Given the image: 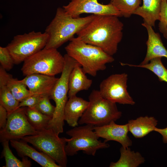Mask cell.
<instances>
[{"instance_id": "1", "label": "cell", "mask_w": 167, "mask_h": 167, "mask_svg": "<svg viewBox=\"0 0 167 167\" xmlns=\"http://www.w3.org/2000/svg\"><path fill=\"white\" fill-rule=\"evenodd\" d=\"M118 17L113 15H94L92 20L76 34L77 37L113 56L117 53L123 36V24Z\"/></svg>"}, {"instance_id": "2", "label": "cell", "mask_w": 167, "mask_h": 167, "mask_svg": "<svg viewBox=\"0 0 167 167\" xmlns=\"http://www.w3.org/2000/svg\"><path fill=\"white\" fill-rule=\"evenodd\" d=\"M94 15L74 18L67 14L63 8L57 9L54 19L46 28L48 35L45 49H57L73 38L92 19Z\"/></svg>"}, {"instance_id": "3", "label": "cell", "mask_w": 167, "mask_h": 167, "mask_svg": "<svg viewBox=\"0 0 167 167\" xmlns=\"http://www.w3.org/2000/svg\"><path fill=\"white\" fill-rule=\"evenodd\" d=\"M65 47L66 54L81 66L86 74L93 77L99 71L106 68V64L113 62L112 56L100 48L87 43L79 38L74 37Z\"/></svg>"}, {"instance_id": "4", "label": "cell", "mask_w": 167, "mask_h": 167, "mask_svg": "<svg viewBox=\"0 0 167 167\" xmlns=\"http://www.w3.org/2000/svg\"><path fill=\"white\" fill-rule=\"evenodd\" d=\"M64 66L59 78L56 83L49 98L55 102V110L47 129L53 130L59 135L63 131L64 110L67 101L70 73L78 62L66 54L64 56Z\"/></svg>"}, {"instance_id": "5", "label": "cell", "mask_w": 167, "mask_h": 167, "mask_svg": "<svg viewBox=\"0 0 167 167\" xmlns=\"http://www.w3.org/2000/svg\"><path fill=\"white\" fill-rule=\"evenodd\" d=\"M88 99L89 105L79 119V124L100 126L115 122L122 116L116 103L104 98L99 90H92Z\"/></svg>"}, {"instance_id": "6", "label": "cell", "mask_w": 167, "mask_h": 167, "mask_svg": "<svg viewBox=\"0 0 167 167\" xmlns=\"http://www.w3.org/2000/svg\"><path fill=\"white\" fill-rule=\"evenodd\" d=\"M94 126L90 124L74 127L66 132L71 137L66 138L65 151L67 156H72L80 151L87 154L94 156L97 150L109 148L110 145L99 140L94 130Z\"/></svg>"}, {"instance_id": "7", "label": "cell", "mask_w": 167, "mask_h": 167, "mask_svg": "<svg viewBox=\"0 0 167 167\" xmlns=\"http://www.w3.org/2000/svg\"><path fill=\"white\" fill-rule=\"evenodd\" d=\"M64 64V56L57 49L44 48L25 60L21 70L25 76L39 74L55 76L61 73Z\"/></svg>"}, {"instance_id": "8", "label": "cell", "mask_w": 167, "mask_h": 167, "mask_svg": "<svg viewBox=\"0 0 167 167\" xmlns=\"http://www.w3.org/2000/svg\"><path fill=\"white\" fill-rule=\"evenodd\" d=\"M37 131L35 135L27 136L21 139L47 155L60 167H66L67 160L65 151L66 138L59 137L51 129H45Z\"/></svg>"}, {"instance_id": "9", "label": "cell", "mask_w": 167, "mask_h": 167, "mask_svg": "<svg viewBox=\"0 0 167 167\" xmlns=\"http://www.w3.org/2000/svg\"><path fill=\"white\" fill-rule=\"evenodd\" d=\"M48 38V35L45 32L33 31L15 36L6 47L14 64H18L44 49Z\"/></svg>"}, {"instance_id": "10", "label": "cell", "mask_w": 167, "mask_h": 167, "mask_svg": "<svg viewBox=\"0 0 167 167\" xmlns=\"http://www.w3.org/2000/svg\"><path fill=\"white\" fill-rule=\"evenodd\" d=\"M127 75L113 74L103 80L99 92L102 97L115 103L133 105L135 102L127 89Z\"/></svg>"}, {"instance_id": "11", "label": "cell", "mask_w": 167, "mask_h": 167, "mask_svg": "<svg viewBox=\"0 0 167 167\" xmlns=\"http://www.w3.org/2000/svg\"><path fill=\"white\" fill-rule=\"evenodd\" d=\"M25 110V107L19 108L8 114L6 125L3 129L0 130L1 142L19 140L37 134V131L28 121Z\"/></svg>"}, {"instance_id": "12", "label": "cell", "mask_w": 167, "mask_h": 167, "mask_svg": "<svg viewBox=\"0 0 167 167\" xmlns=\"http://www.w3.org/2000/svg\"><path fill=\"white\" fill-rule=\"evenodd\" d=\"M68 4L63 6L66 13L74 18L84 13L94 15H110L122 17L120 12L110 3L103 4L98 0H70Z\"/></svg>"}, {"instance_id": "13", "label": "cell", "mask_w": 167, "mask_h": 167, "mask_svg": "<svg viewBox=\"0 0 167 167\" xmlns=\"http://www.w3.org/2000/svg\"><path fill=\"white\" fill-rule=\"evenodd\" d=\"M94 130L99 138L105 139V142L109 141H115L125 148L132 145V141L128 135L129 130L127 123L118 125L113 121L102 126H94Z\"/></svg>"}, {"instance_id": "14", "label": "cell", "mask_w": 167, "mask_h": 167, "mask_svg": "<svg viewBox=\"0 0 167 167\" xmlns=\"http://www.w3.org/2000/svg\"><path fill=\"white\" fill-rule=\"evenodd\" d=\"M58 78L46 75L33 74L26 76L20 81L24 84L33 95L50 97Z\"/></svg>"}, {"instance_id": "15", "label": "cell", "mask_w": 167, "mask_h": 167, "mask_svg": "<svg viewBox=\"0 0 167 167\" xmlns=\"http://www.w3.org/2000/svg\"><path fill=\"white\" fill-rule=\"evenodd\" d=\"M10 141L11 146L21 158L29 157L43 167H60L54 160L43 152L37 151L26 142L22 139L12 140Z\"/></svg>"}, {"instance_id": "16", "label": "cell", "mask_w": 167, "mask_h": 167, "mask_svg": "<svg viewBox=\"0 0 167 167\" xmlns=\"http://www.w3.org/2000/svg\"><path fill=\"white\" fill-rule=\"evenodd\" d=\"M142 25L147 30L148 39L146 42L147 51L145 58L140 65L148 63L153 58L163 57L167 59V49L164 46L160 35L155 32L152 27L143 22Z\"/></svg>"}, {"instance_id": "17", "label": "cell", "mask_w": 167, "mask_h": 167, "mask_svg": "<svg viewBox=\"0 0 167 167\" xmlns=\"http://www.w3.org/2000/svg\"><path fill=\"white\" fill-rule=\"evenodd\" d=\"M89 105V101L76 96L69 98L64 108V121L70 126H77L79 119Z\"/></svg>"}, {"instance_id": "18", "label": "cell", "mask_w": 167, "mask_h": 167, "mask_svg": "<svg viewBox=\"0 0 167 167\" xmlns=\"http://www.w3.org/2000/svg\"><path fill=\"white\" fill-rule=\"evenodd\" d=\"M92 81L88 79L78 63L72 70L69 76L68 98L76 96L79 92L88 90Z\"/></svg>"}, {"instance_id": "19", "label": "cell", "mask_w": 167, "mask_h": 167, "mask_svg": "<svg viewBox=\"0 0 167 167\" xmlns=\"http://www.w3.org/2000/svg\"><path fill=\"white\" fill-rule=\"evenodd\" d=\"M158 121L153 117L141 116L129 120L127 123L129 131L136 138H142L154 131Z\"/></svg>"}, {"instance_id": "20", "label": "cell", "mask_w": 167, "mask_h": 167, "mask_svg": "<svg viewBox=\"0 0 167 167\" xmlns=\"http://www.w3.org/2000/svg\"><path fill=\"white\" fill-rule=\"evenodd\" d=\"M0 82L6 85L14 96L19 102L33 95L24 84L20 80L13 78L1 66L0 67Z\"/></svg>"}, {"instance_id": "21", "label": "cell", "mask_w": 167, "mask_h": 167, "mask_svg": "<svg viewBox=\"0 0 167 167\" xmlns=\"http://www.w3.org/2000/svg\"><path fill=\"white\" fill-rule=\"evenodd\" d=\"M143 4L133 14L141 17L144 23L154 27L156 22L159 20L162 0H142Z\"/></svg>"}, {"instance_id": "22", "label": "cell", "mask_w": 167, "mask_h": 167, "mask_svg": "<svg viewBox=\"0 0 167 167\" xmlns=\"http://www.w3.org/2000/svg\"><path fill=\"white\" fill-rule=\"evenodd\" d=\"M120 156L118 160L111 162L110 167H137L144 163L145 160L139 152L131 151L129 147H122L120 149Z\"/></svg>"}, {"instance_id": "23", "label": "cell", "mask_w": 167, "mask_h": 167, "mask_svg": "<svg viewBox=\"0 0 167 167\" xmlns=\"http://www.w3.org/2000/svg\"><path fill=\"white\" fill-rule=\"evenodd\" d=\"M24 107L27 118L36 131L47 128L52 117L43 114L35 108Z\"/></svg>"}, {"instance_id": "24", "label": "cell", "mask_w": 167, "mask_h": 167, "mask_svg": "<svg viewBox=\"0 0 167 167\" xmlns=\"http://www.w3.org/2000/svg\"><path fill=\"white\" fill-rule=\"evenodd\" d=\"M9 141L2 142L3 150L2 155L5 158V165L3 167H30L31 161L27 156L23 157L21 161L12 153L9 146Z\"/></svg>"}, {"instance_id": "25", "label": "cell", "mask_w": 167, "mask_h": 167, "mask_svg": "<svg viewBox=\"0 0 167 167\" xmlns=\"http://www.w3.org/2000/svg\"><path fill=\"white\" fill-rule=\"evenodd\" d=\"M161 58L157 57L153 58L148 63L143 65L121 64L123 66L127 65L130 66L143 68L148 69L157 76L159 81L167 83V69L163 64Z\"/></svg>"}, {"instance_id": "26", "label": "cell", "mask_w": 167, "mask_h": 167, "mask_svg": "<svg viewBox=\"0 0 167 167\" xmlns=\"http://www.w3.org/2000/svg\"><path fill=\"white\" fill-rule=\"evenodd\" d=\"M19 103L14 96L6 85L0 82V105L6 110L8 114L17 109Z\"/></svg>"}, {"instance_id": "27", "label": "cell", "mask_w": 167, "mask_h": 167, "mask_svg": "<svg viewBox=\"0 0 167 167\" xmlns=\"http://www.w3.org/2000/svg\"><path fill=\"white\" fill-rule=\"evenodd\" d=\"M142 0H110L112 4L122 16L129 18L140 6Z\"/></svg>"}, {"instance_id": "28", "label": "cell", "mask_w": 167, "mask_h": 167, "mask_svg": "<svg viewBox=\"0 0 167 167\" xmlns=\"http://www.w3.org/2000/svg\"><path fill=\"white\" fill-rule=\"evenodd\" d=\"M50 99L48 95L42 96L34 108L43 114L52 118L55 106L51 104Z\"/></svg>"}, {"instance_id": "29", "label": "cell", "mask_w": 167, "mask_h": 167, "mask_svg": "<svg viewBox=\"0 0 167 167\" xmlns=\"http://www.w3.org/2000/svg\"><path fill=\"white\" fill-rule=\"evenodd\" d=\"M158 24L160 31L167 39V0H162Z\"/></svg>"}, {"instance_id": "30", "label": "cell", "mask_w": 167, "mask_h": 167, "mask_svg": "<svg viewBox=\"0 0 167 167\" xmlns=\"http://www.w3.org/2000/svg\"><path fill=\"white\" fill-rule=\"evenodd\" d=\"M0 63L1 66L6 71H9L12 69L15 64L6 47H0Z\"/></svg>"}, {"instance_id": "31", "label": "cell", "mask_w": 167, "mask_h": 167, "mask_svg": "<svg viewBox=\"0 0 167 167\" xmlns=\"http://www.w3.org/2000/svg\"><path fill=\"white\" fill-rule=\"evenodd\" d=\"M43 96L39 95H33L29 96L20 102L17 109L24 107L34 108Z\"/></svg>"}, {"instance_id": "32", "label": "cell", "mask_w": 167, "mask_h": 167, "mask_svg": "<svg viewBox=\"0 0 167 167\" xmlns=\"http://www.w3.org/2000/svg\"><path fill=\"white\" fill-rule=\"evenodd\" d=\"M8 113L6 110L0 105V129H3L5 126L7 120Z\"/></svg>"}, {"instance_id": "33", "label": "cell", "mask_w": 167, "mask_h": 167, "mask_svg": "<svg viewBox=\"0 0 167 167\" xmlns=\"http://www.w3.org/2000/svg\"><path fill=\"white\" fill-rule=\"evenodd\" d=\"M154 131L157 132L162 136V139L164 143H167V126L164 128L161 129L157 127L155 129Z\"/></svg>"}]
</instances>
